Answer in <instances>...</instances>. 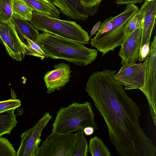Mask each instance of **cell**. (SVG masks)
<instances>
[{"label": "cell", "instance_id": "cell-1", "mask_svg": "<svg viewBox=\"0 0 156 156\" xmlns=\"http://www.w3.org/2000/svg\"><path fill=\"white\" fill-rule=\"evenodd\" d=\"M115 70L92 73L85 90L107 125L110 140L122 156H155L156 148L140 123V107L115 77Z\"/></svg>", "mask_w": 156, "mask_h": 156}, {"label": "cell", "instance_id": "cell-2", "mask_svg": "<svg viewBox=\"0 0 156 156\" xmlns=\"http://www.w3.org/2000/svg\"><path fill=\"white\" fill-rule=\"evenodd\" d=\"M35 42L48 57L65 60L79 66L91 64L98 56L96 49L88 48L83 44L48 32L39 33Z\"/></svg>", "mask_w": 156, "mask_h": 156}, {"label": "cell", "instance_id": "cell-3", "mask_svg": "<svg viewBox=\"0 0 156 156\" xmlns=\"http://www.w3.org/2000/svg\"><path fill=\"white\" fill-rule=\"evenodd\" d=\"M94 116L89 101L82 103L73 102L66 107L60 108L58 111L52 124V132L71 133L83 130L88 126L97 129Z\"/></svg>", "mask_w": 156, "mask_h": 156}, {"label": "cell", "instance_id": "cell-4", "mask_svg": "<svg viewBox=\"0 0 156 156\" xmlns=\"http://www.w3.org/2000/svg\"><path fill=\"white\" fill-rule=\"evenodd\" d=\"M29 22L38 31L48 32L83 44L89 43L88 33L74 21L51 17L33 12Z\"/></svg>", "mask_w": 156, "mask_h": 156}, {"label": "cell", "instance_id": "cell-5", "mask_svg": "<svg viewBox=\"0 0 156 156\" xmlns=\"http://www.w3.org/2000/svg\"><path fill=\"white\" fill-rule=\"evenodd\" d=\"M139 10L138 6L134 4H127L123 12L113 17L112 29L95 47L102 56L121 45L126 37L124 32L126 25Z\"/></svg>", "mask_w": 156, "mask_h": 156}, {"label": "cell", "instance_id": "cell-6", "mask_svg": "<svg viewBox=\"0 0 156 156\" xmlns=\"http://www.w3.org/2000/svg\"><path fill=\"white\" fill-rule=\"evenodd\" d=\"M76 135L52 132L39 147L36 156H72Z\"/></svg>", "mask_w": 156, "mask_h": 156}, {"label": "cell", "instance_id": "cell-7", "mask_svg": "<svg viewBox=\"0 0 156 156\" xmlns=\"http://www.w3.org/2000/svg\"><path fill=\"white\" fill-rule=\"evenodd\" d=\"M150 46V53L144 60L146 76L144 85L140 90L148 102L150 115L154 125H156V36Z\"/></svg>", "mask_w": 156, "mask_h": 156}, {"label": "cell", "instance_id": "cell-8", "mask_svg": "<svg viewBox=\"0 0 156 156\" xmlns=\"http://www.w3.org/2000/svg\"><path fill=\"white\" fill-rule=\"evenodd\" d=\"M52 118L49 112H46L34 126L22 134L16 156H36L42 132Z\"/></svg>", "mask_w": 156, "mask_h": 156}, {"label": "cell", "instance_id": "cell-9", "mask_svg": "<svg viewBox=\"0 0 156 156\" xmlns=\"http://www.w3.org/2000/svg\"><path fill=\"white\" fill-rule=\"evenodd\" d=\"M146 76V64L136 62L122 65L115 75L116 80L125 90L140 89L144 87Z\"/></svg>", "mask_w": 156, "mask_h": 156}, {"label": "cell", "instance_id": "cell-10", "mask_svg": "<svg viewBox=\"0 0 156 156\" xmlns=\"http://www.w3.org/2000/svg\"><path fill=\"white\" fill-rule=\"evenodd\" d=\"M0 39L9 55L13 59L21 61L25 58V50L11 20L0 22Z\"/></svg>", "mask_w": 156, "mask_h": 156}, {"label": "cell", "instance_id": "cell-11", "mask_svg": "<svg viewBox=\"0 0 156 156\" xmlns=\"http://www.w3.org/2000/svg\"><path fill=\"white\" fill-rule=\"evenodd\" d=\"M60 12L69 19L84 21L98 11L99 5L93 7L84 5L81 0H52Z\"/></svg>", "mask_w": 156, "mask_h": 156}, {"label": "cell", "instance_id": "cell-12", "mask_svg": "<svg viewBox=\"0 0 156 156\" xmlns=\"http://www.w3.org/2000/svg\"><path fill=\"white\" fill-rule=\"evenodd\" d=\"M142 34L141 27L126 37L121 44L118 55L122 65L136 62L138 60Z\"/></svg>", "mask_w": 156, "mask_h": 156}, {"label": "cell", "instance_id": "cell-13", "mask_svg": "<svg viewBox=\"0 0 156 156\" xmlns=\"http://www.w3.org/2000/svg\"><path fill=\"white\" fill-rule=\"evenodd\" d=\"M54 69L48 71L44 77L48 94L60 90L69 82L71 77V70L68 64L62 62L54 65Z\"/></svg>", "mask_w": 156, "mask_h": 156}, {"label": "cell", "instance_id": "cell-14", "mask_svg": "<svg viewBox=\"0 0 156 156\" xmlns=\"http://www.w3.org/2000/svg\"><path fill=\"white\" fill-rule=\"evenodd\" d=\"M156 17V0H153L148 2L144 13L141 26L140 47L146 43H150L151 34L155 24Z\"/></svg>", "mask_w": 156, "mask_h": 156}, {"label": "cell", "instance_id": "cell-15", "mask_svg": "<svg viewBox=\"0 0 156 156\" xmlns=\"http://www.w3.org/2000/svg\"><path fill=\"white\" fill-rule=\"evenodd\" d=\"M32 9L33 12L52 18H60V12L52 0H21Z\"/></svg>", "mask_w": 156, "mask_h": 156}, {"label": "cell", "instance_id": "cell-16", "mask_svg": "<svg viewBox=\"0 0 156 156\" xmlns=\"http://www.w3.org/2000/svg\"><path fill=\"white\" fill-rule=\"evenodd\" d=\"M11 20L23 43L25 42V37L35 42L36 38L39 33L28 22L27 20L20 17L14 13Z\"/></svg>", "mask_w": 156, "mask_h": 156}, {"label": "cell", "instance_id": "cell-17", "mask_svg": "<svg viewBox=\"0 0 156 156\" xmlns=\"http://www.w3.org/2000/svg\"><path fill=\"white\" fill-rule=\"evenodd\" d=\"M15 109L0 112V136L9 134L17 123Z\"/></svg>", "mask_w": 156, "mask_h": 156}, {"label": "cell", "instance_id": "cell-18", "mask_svg": "<svg viewBox=\"0 0 156 156\" xmlns=\"http://www.w3.org/2000/svg\"><path fill=\"white\" fill-rule=\"evenodd\" d=\"M148 2H144L141 8L129 21L124 29V32L126 37L136 29L141 27L144 13Z\"/></svg>", "mask_w": 156, "mask_h": 156}, {"label": "cell", "instance_id": "cell-19", "mask_svg": "<svg viewBox=\"0 0 156 156\" xmlns=\"http://www.w3.org/2000/svg\"><path fill=\"white\" fill-rule=\"evenodd\" d=\"M88 150L92 156H110L111 154L104 142L97 136L90 138Z\"/></svg>", "mask_w": 156, "mask_h": 156}, {"label": "cell", "instance_id": "cell-20", "mask_svg": "<svg viewBox=\"0 0 156 156\" xmlns=\"http://www.w3.org/2000/svg\"><path fill=\"white\" fill-rule=\"evenodd\" d=\"M76 134L72 156H88V145L83 130L78 131Z\"/></svg>", "mask_w": 156, "mask_h": 156}, {"label": "cell", "instance_id": "cell-21", "mask_svg": "<svg viewBox=\"0 0 156 156\" xmlns=\"http://www.w3.org/2000/svg\"><path fill=\"white\" fill-rule=\"evenodd\" d=\"M25 43H23L25 50V54L34 56L44 60L48 56L40 46L35 42L26 37H24Z\"/></svg>", "mask_w": 156, "mask_h": 156}, {"label": "cell", "instance_id": "cell-22", "mask_svg": "<svg viewBox=\"0 0 156 156\" xmlns=\"http://www.w3.org/2000/svg\"><path fill=\"white\" fill-rule=\"evenodd\" d=\"M12 10L14 13L29 21L32 18L33 13L32 9L21 0H13Z\"/></svg>", "mask_w": 156, "mask_h": 156}, {"label": "cell", "instance_id": "cell-23", "mask_svg": "<svg viewBox=\"0 0 156 156\" xmlns=\"http://www.w3.org/2000/svg\"><path fill=\"white\" fill-rule=\"evenodd\" d=\"M13 0H0V22L11 21L13 14Z\"/></svg>", "mask_w": 156, "mask_h": 156}, {"label": "cell", "instance_id": "cell-24", "mask_svg": "<svg viewBox=\"0 0 156 156\" xmlns=\"http://www.w3.org/2000/svg\"><path fill=\"white\" fill-rule=\"evenodd\" d=\"M12 144L5 138L0 136V156H16Z\"/></svg>", "mask_w": 156, "mask_h": 156}, {"label": "cell", "instance_id": "cell-25", "mask_svg": "<svg viewBox=\"0 0 156 156\" xmlns=\"http://www.w3.org/2000/svg\"><path fill=\"white\" fill-rule=\"evenodd\" d=\"M21 102L19 99H10L6 101H0V112L16 109L19 107Z\"/></svg>", "mask_w": 156, "mask_h": 156}, {"label": "cell", "instance_id": "cell-26", "mask_svg": "<svg viewBox=\"0 0 156 156\" xmlns=\"http://www.w3.org/2000/svg\"><path fill=\"white\" fill-rule=\"evenodd\" d=\"M150 43H147L140 47L138 57V61L140 62L144 61L150 53Z\"/></svg>", "mask_w": 156, "mask_h": 156}, {"label": "cell", "instance_id": "cell-27", "mask_svg": "<svg viewBox=\"0 0 156 156\" xmlns=\"http://www.w3.org/2000/svg\"><path fill=\"white\" fill-rule=\"evenodd\" d=\"M145 0H115V3L118 5L135 3L141 4Z\"/></svg>", "mask_w": 156, "mask_h": 156}, {"label": "cell", "instance_id": "cell-28", "mask_svg": "<svg viewBox=\"0 0 156 156\" xmlns=\"http://www.w3.org/2000/svg\"><path fill=\"white\" fill-rule=\"evenodd\" d=\"M102 0H81L82 3L85 5L93 7L99 5Z\"/></svg>", "mask_w": 156, "mask_h": 156}, {"label": "cell", "instance_id": "cell-29", "mask_svg": "<svg viewBox=\"0 0 156 156\" xmlns=\"http://www.w3.org/2000/svg\"><path fill=\"white\" fill-rule=\"evenodd\" d=\"M101 21H99L96 23L93 27L92 28L89 35V38H90L92 37L95 33L98 31L101 24Z\"/></svg>", "mask_w": 156, "mask_h": 156}, {"label": "cell", "instance_id": "cell-30", "mask_svg": "<svg viewBox=\"0 0 156 156\" xmlns=\"http://www.w3.org/2000/svg\"><path fill=\"white\" fill-rule=\"evenodd\" d=\"M83 130L85 135L90 136L94 133V129L92 127L88 126L84 128Z\"/></svg>", "mask_w": 156, "mask_h": 156}, {"label": "cell", "instance_id": "cell-31", "mask_svg": "<svg viewBox=\"0 0 156 156\" xmlns=\"http://www.w3.org/2000/svg\"><path fill=\"white\" fill-rule=\"evenodd\" d=\"M153 0H147V1L148 2H150V1H152Z\"/></svg>", "mask_w": 156, "mask_h": 156}, {"label": "cell", "instance_id": "cell-32", "mask_svg": "<svg viewBox=\"0 0 156 156\" xmlns=\"http://www.w3.org/2000/svg\"><path fill=\"white\" fill-rule=\"evenodd\" d=\"M147 0H145V1H147Z\"/></svg>", "mask_w": 156, "mask_h": 156}]
</instances>
